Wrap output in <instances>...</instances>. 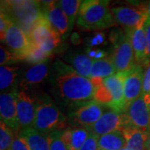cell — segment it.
<instances>
[{
	"mask_svg": "<svg viewBox=\"0 0 150 150\" xmlns=\"http://www.w3.org/2000/svg\"><path fill=\"white\" fill-rule=\"evenodd\" d=\"M143 93H150V65L145 70L143 82Z\"/></svg>",
	"mask_w": 150,
	"mask_h": 150,
	"instance_id": "obj_36",
	"label": "cell"
},
{
	"mask_svg": "<svg viewBox=\"0 0 150 150\" xmlns=\"http://www.w3.org/2000/svg\"><path fill=\"white\" fill-rule=\"evenodd\" d=\"M67 59H69V61L73 65V68L79 74L90 79L92 66L94 61L93 59H91L88 54H74Z\"/></svg>",
	"mask_w": 150,
	"mask_h": 150,
	"instance_id": "obj_25",
	"label": "cell"
},
{
	"mask_svg": "<svg viewBox=\"0 0 150 150\" xmlns=\"http://www.w3.org/2000/svg\"><path fill=\"white\" fill-rule=\"evenodd\" d=\"M108 4L109 2L105 0L83 1L77 19L79 26L85 29H101L113 26L116 22Z\"/></svg>",
	"mask_w": 150,
	"mask_h": 150,
	"instance_id": "obj_4",
	"label": "cell"
},
{
	"mask_svg": "<svg viewBox=\"0 0 150 150\" xmlns=\"http://www.w3.org/2000/svg\"><path fill=\"white\" fill-rule=\"evenodd\" d=\"M98 138L90 132L88 139L86 140V142L81 147L79 150H99L98 149Z\"/></svg>",
	"mask_w": 150,
	"mask_h": 150,
	"instance_id": "obj_33",
	"label": "cell"
},
{
	"mask_svg": "<svg viewBox=\"0 0 150 150\" xmlns=\"http://www.w3.org/2000/svg\"><path fill=\"white\" fill-rule=\"evenodd\" d=\"M145 149L146 150H150V130L148 132V138L145 144Z\"/></svg>",
	"mask_w": 150,
	"mask_h": 150,
	"instance_id": "obj_37",
	"label": "cell"
},
{
	"mask_svg": "<svg viewBox=\"0 0 150 150\" xmlns=\"http://www.w3.org/2000/svg\"><path fill=\"white\" fill-rule=\"evenodd\" d=\"M82 2L83 1H79V0H61V1H59V5L62 8V9L64 10L68 19H69V30H72V28L74 25L76 17H78Z\"/></svg>",
	"mask_w": 150,
	"mask_h": 150,
	"instance_id": "obj_26",
	"label": "cell"
},
{
	"mask_svg": "<svg viewBox=\"0 0 150 150\" xmlns=\"http://www.w3.org/2000/svg\"><path fill=\"white\" fill-rule=\"evenodd\" d=\"M127 142V149L131 150H145V144L148 138V132L129 126L122 130Z\"/></svg>",
	"mask_w": 150,
	"mask_h": 150,
	"instance_id": "obj_21",
	"label": "cell"
},
{
	"mask_svg": "<svg viewBox=\"0 0 150 150\" xmlns=\"http://www.w3.org/2000/svg\"><path fill=\"white\" fill-rule=\"evenodd\" d=\"M16 61H19L13 53L8 51V49L4 48L2 45L0 47V64L1 66L7 64H13Z\"/></svg>",
	"mask_w": 150,
	"mask_h": 150,
	"instance_id": "obj_31",
	"label": "cell"
},
{
	"mask_svg": "<svg viewBox=\"0 0 150 150\" xmlns=\"http://www.w3.org/2000/svg\"><path fill=\"white\" fill-rule=\"evenodd\" d=\"M12 150H29L28 147L24 142V140L20 138L18 135L15 136L13 143L12 145Z\"/></svg>",
	"mask_w": 150,
	"mask_h": 150,
	"instance_id": "obj_35",
	"label": "cell"
},
{
	"mask_svg": "<svg viewBox=\"0 0 150 150\" xmlns=\"http://www.w3.org/2000/svg\"><path fill=\"white\" fill-rule=\"evenodd\" d=\"M131 125L149 132L150 130V93H142L125 111Z\"/></svg>",
	"mask_w": 150,
	"mask_h": 150,
	"instance_id": "obj_9",
	"label": "cell"
},
{
	"mask_svg": "<svg viewBox=\"0 0 150 150\" xmlns=\"http://www.w3.org/2000/svg\"><path fill=\"white\" fill-rule=\"evenodd\" d=\"M129 33L131 36V42L134 49L136 65H140L142 67L146 66L147 36L144 25L136 28L134 31Z\"/></svg>",
	"mask_w": 150,
	"mask_h": 150,
	"instance_id": "obj_18",
	"label": "cell"
},
{
	"mask_svg": "<svg viewBox=\"0 0 150 150\" xmlns=\"http://www.w3.org/2000/svg\"><path fill=\"white\" fill-rule=\"evenodd\" d=\"M120 150H131V149H127V148H124V149H122Z\"/></svg>",
	"mask_w": 150,
	"mask_h": 150,
	"instance_id": "obj_39",
	"label": "cell"
},
{
	"mask_svg": "<svg viewBox=\"0 0 150 150\" xmlns=\"http://www.w3.org/2000/svg\"><path fill=\"white\" fill-rule=\"evenodd\" d=\"M118 73H129L136 66L131 36L129 33H124L118 38L111 56Z\"/></svg>",
	"mask_w": 150,
	"mask_h": 150,
	"instance_id": "obj_8",
	"label": "cell"
},
{
	"mask_svg": "<svg viewBox=\"0 0 150 150\" xmlns=\"http://www.w3.org/2000/svg\"><path fill=\"white\" fill-rule=\"evenodd\" d=\"M98 144L99 150H120L127 147L126 139L120 130L99 137Z\"/></svg>",
	"mask_w": 150,
	"mask_h": 150,
	"instance_id": "obj_23",
	"label": "cell"
},
{
	"mask_svg": "<svg viewBox=\"0 0 150 150\" xmlns=\"http://www.w3.org/2000/svg\"><path fill=\"white\" fill-rule=\"evenodd\" d=\"M146 36H147V56H146V66L150 65V20L147 19L144 24Z\"/></svg>",
	"mask_w": 150,
	"mask_h": 150,
	"instance_id": "obj_34",
	"label": "cell"
},
{
	"mask_svg": "<svg viewBox=\"0 0 150 150\" xmlns=\"http://www.w3.org/2000/svg\"><path fill=\"white\" fill-rule=\"evenodd\" d=\"M93 100L101 104L102 106L110 108L112 103V96L104 83L97 87L94 90Z\"/></svg>",
	"mask_w": 150,
	"mask_h": 150,
	"instance_id": "obj_29",
	"label": "cell"
},
{
	"mask_svg": "<svg viewBox=\"0 0 150 150\" xmlns=\"http://www.w3.org/2000/svg\"><path fill=\"white\" fill-rule=\"evenodd\" d=\"M147 14H148V18L147 19L150 20V2H149L147 4Z\"/></svg>",
	"mask_w": 150,
	"mask_h": 150,
	"instance_id": "obj_38",
	"label": "cell"
},
{
	"mask_svg": "<svg viewBox=\"0 0 150 150\" xmlns=\"http://www.w3.org/2000/svg\"><path fill=\"white\" fill-rule=\"evenodd\" d=\"M19 69L12 65L0 67V90L2 93L17 90V81Z\"/></svg>",
	"mask_w": 150,
	"mask_h": 150,
	"instance_id": "obj_22",
	"label": "cell"
},
{
	"mask_svg": "<svg viewBox=\"0 0 150 150\" xmlns=\"http://www.w3.org/2000/svg\"><path fill=\"white\" fill-rule=\"evenodd\" d=\"M103 115V106L94 100L74 108L68 121L69 127L90 129Z\"/></svg>",
	"mask_w": 150,
	"mask_h": 150,
	"instance_id": "obj_7",
	"label": "cell"
},
{
	"mask_svg": "<svg viewBox=\"0 0 150 150\" xmlns=\"http://www.w3.org/2000/svg\"><path fill=\"white\" fill-rule=\"evenodd\" d=\"M49 150H68L62 139V131H56L48 135Z\"/></svg>",
	"mask_w": 150,
	"mask_h": 150,
	"instance_id": "obj_30",
	"label": "cell"
},
{
	"mask_svg": "<svg viewBox=\"0 0 150 150\" xmlns=\"http://www.w3.org/2000/svg\"><path fill=\"white\" fill-rule=\"evenodd\" d=\"M111 11L116 23L124 28L127 33H132L136 28L144 26L148 18L147 4H139L134 8H112Z\"/></svg>",
	"mask_w": 150,
	"mask_h": 150,
	"instance_id": "obj_6",
	"label": "cell"
},
{
	"mask_svg": "<svg viewBox=\"0 0 150 150\" xmlns=\"http://www.w3.org/2000/svg\"><path fill=\"white\" fill-rule=\"evenodd\" d=\"M69 127L68 118L48 96L38 97L33 129L46 135Z\"/></svg>",
	"mask_w": 150,
	"mask_h": 150,
	"instance_id": "obj_3",
	"label": "cell"
},
{
	"mask_svg": "<svg viewBox=\"0 0 150 150\" xmlns=\"http://www.w3.org/2000/svg\"><path fill=\"white\" fill-rule=\"evenodd\" d=\"M118 72L113 64L112 57H105L103 59H96L92 66L90 79L101 78L107 79L110 76L116 74Z\"/></svg>",
	"mask_w": 150,
	"mask_h": 150,
	"instance_id": "obj_24",
	"label": "cell"
},
{
	"mask_svg": "<svg viewBox=\"0 0 150 150\" xmlns=\"http://www.w3.org/2000/svg\"><path fill=\"white\" fill-rule=\"evenodd\" d=\"M18 135L24 140L29 150H49L48 135L32 127L22 129Z\"/></svg>",
	"mask_w": 150,
	"mask_h": 150,
	"instance_id": "obj_20",
	"label": "cell"
},
{
	"mask_svg": "<svg viewBox=\"0 0 150 150\" xmlns=\"http://www.w3.org/2000/svg\"><path fill=\"white\" fill-rule=\"evenodd\" d=\"M18 90L2 93L0 95V118L1 122L18 135L21 130L17 112V95Z\"/></svg>",
	"mask_w": 150,
	"mask_h": 150,
	"instance_id": "obj_11",
	"label": "cell"
},
{
	"mask_svg": "<svg viewBox=\"0 0 150 150\" xmlns=\"http://www.w3.org/2000/svg\"><path fill=\"white\" fill-rule=\"evenodd\" d=\"M1 12L21 28L28 36L38 21L44 16L40 1L33 0L1 1Z\"/></svg>",
	"mask_w": 150,
	"mask_h": 150,
	"instance_id": "obj_2",
	"label": "cell"
},
{
	"mask_svg": "<svg viewBox=\"0 0 150 150\" xmlns=\"http://www.w3.org/2000/svg\"><path fill=\"white\" fill-rule=\"evenodd\" d=\"M13 22L11 21L10 18L1 12L0 13V35H1V41L3 42L4 40V37L8 28L10 27Z\"/></svg>",
	"mask_w": 150,
	"mask_h": 150,
	"instance_id": "obj_32",
	"label": "cell"
},
{
	"mask_svg": "<svg viewBox=\"0 0 150 150\" xmlns=\"http://www.w3.org/2000/svg\"><path fill=\"white\" fill-rule=\"evenodd\" d=\"M16 134L5 123H0V150H12Z\"/></svg>",
	"mask_w": 150,
	"mask_h": 150,
	"instance_id": "obj_28",
	"label": "cell"
},
{
	"mask_svg": "<svg viewBox=\"0 0 150 150\" xmlns=\"http://www.w3.org/2000/svg\"><path fill=\"white\" fill-rule=\"evenodd\" d=\"M37 98H33L25 91H18L17 95V112L22 129L33 127L36 115Z\"/></svg>",
	"mask_w": 150,
	"mask_h": 150,
	"instance_id": "obj_14",
	"label": "cell"
},
{
	"mask_svg": "<svg viewBox=\"0 0 150 150\" xmlns=\"http://www.w3.org/2000/svg\"><path fill=\"white\" fill-rule=\"evenodd\" d=\"M50 68L47 62L30 66L23 72L22 78L18 81V86L23 89H28L46 80L49 76Z\"/></svg>",
	"mask_w": 150,
	"mask_h": 150,
	"instance_id": "obj_17",
	"label": "cell"
},
{
	"mask_svg": "<svg viewBox=\"0 0 150 150\" xmlns=\"http://www.w3.org/2000/svg\"><path fill=\"white\" fill-rule=\"evenodd\" d=\"M144 75V68L140 65H136L127 76L124 82L125 111L129 105L143 93Z\"/></svg>",
	"mask_w": 150,
	"mask_h": 150,
	"instance_id": "obj_16",
	"label": "cell"
},
{
	"mask_svg": "<svg viewBox=\"0 0 150 150\" xmlns=\"http://www.w3.org/2000/svg\"><path fill=\"white\" fill-rule=\"evenodd\" d=\"M51 81L56 97L72 107L93 100L95 88L90 79L81 76L60 60L54 63Z\"/></svg>",
	"mask_w": 150,
	"mask_h": 150,
	"instance_id": "obj_1",
	"label": "cell"
},
{
	"mask_svg": "<svg viewBox=\"0 0 150 150\" xmlns=\"http://www.w3.org/2000/svg\"><path fill=\"white\" fill-rule=\"evenodd\" d=\"M129 73H117L104 79L103 83L108 88L112 96V103L109 108L118 112H125L124 82Z\"/></svg>",
	"mask_w": 150,
	"mask_h": 150,
	"instance_id": "obj_15",
	"label": "cell"
},
{
	"mask_svg": "<svg viewBox=\"0 0 150 150\" xmlns=\"http://www.w3.org/2000/svg\"><path fill=\"white\" fill-rule=\"evenodd\" d=\"M129 126L132 125L125 112H118L110 110L103 112L100 118L89 130L92 134L99 138L103 135L118 130L122 131Z\"/></svg>",
	"mask_w": 150,
	"mask_h": 150,
	"instance_id": "obj_10",
	"label": "cell"
},
{
	"mask_svg": "<svg viewBox=\"0 0 150 150\" xmlns=\"http://www.w3.org/2000/svg\"><path fill=\"white\" fill-rule=\"evenodd\" d=\"M43 15L60 36L69 31V23L59 1H40Z\"/></svg>",
	"mask_w": 150,
	"mask_h": 150,
	"instance_id": "obj_13",
	"label": "cell"
},
{
	"mask_svg": "<svg viewBox=\"0 0 150 150\" xmlns=\"http://www.w3.org/2000/svg\"><path fill=\"white\" fill-rule=\"evenodd\" d=\"M50 57H51V55L45 53L38 46L32 43L31 48L28 50V52L26 54V56L24 57L23 60L34 65L47 62Z\"/></svg>",
	"mask_w": 150,
	"mask_h": 150,
	"instance_id": "obj_27",
	"label": "cell"
},
{
	"mask_svg": "<svg viewBox=\"0 0 150 150\" xmlns=\"http://www.w3.org/2000/svg\"><path fill=\"white\" fill-rule=\"evenodd\" d=\"M4 42L18 60H23L32 45L27 33L13 23L6 33Z\"/></svg>",
	"mask_w": 150,
	"mask_h": 150,
	"instance_id": "obj_12",
	"label": "cell"
},
{
	"mask_svg": "<svg viewBox=\"0 0 150 150\" xmlns=\"http://www.w3.org/2000/svg\"><path fill=\"white\" fill-rule=\"evenodd\" d=\"M89 134L90 130L88 129L69 127L62 131V139L68 150H79Z\"/></svg>",
	"mask_w": 150,
	"mask_h": 150,
	"instance_id": "obj_19",
	"label": "cell"
},
{
	"mask_svg": "<svg viewBox=\"0 0 150 150\" xmlns=\"http://www.w3.org/2000/svg\"><path fill=\"white\" fill-rule=\"evenodd\" d=\"M28 38L33 44L38 46L49 55H52L60 43V35L44 16L38 21Z\"/></svg>",
	"mask_w": 150,
	"mask_h": 150,
	"instance_id": "obj_5",
	"label": "cell"
}]
</instances>
